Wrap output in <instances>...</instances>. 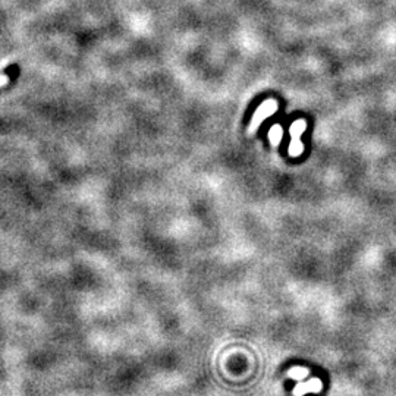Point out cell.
<instances>
[{
	"label": "cell",
	"instance_id": "2",
	"mask_svg": "<svg viewBox=\"0 0 396 396\" xmlns=\"http://www.w3.org/2000/svg\"><path fill=\"white\" fill-rule=\"evenodd\" d=\"M305 129H307V122L304 119H298L291 125V128H289L291 144L288 148V153L291 157H299L304 153V144L301 141V135L304 134Z\"/></svg>",
	"mask_w": 396,
	"mask_h": 396
},
{
	"label": "cell",
	"instance_id": "1",
	"mask_svg": "<svg viewBox=\"0 0 396 396\" xmlns=\"http://www.w3.org/2000/svg\"><path fill=\"white\" fill-rule=\"evenodd\" d=\"M277 107H279V104H277V101H276L275 99H267V100H264V101L257 107V110L254 112V115H253V118H251V120H250L248 134L253 135V134L258 129V126H260L269 116H272V115H275V113L277 112Z\"/></svg>",
	"mask_w": 396,
	"mask_h": 396
},
{
	"label": "cell",
	"instance_id": "6",
	"mask_svg": "<svg viewBox=\"0 0 396 396\" xmlns=\"http://www.w3.org/2000/svg\"><path fill=\"white\" fill-rule=\"evenodd\" d=\"M308 374H310V370L305 368V367H292L288 371V377L292 378V380H298V381H301L302 378H305Z\"/></svg>",
	"mask_w": 396,
	"mask_h": 396
},
{
	"label": "cell",
	"instance_id": "5",
	"mask_svg": "<svg viewBox=\"0 0 396 396\" xmlns=\"http://www.w3.org/2000/svg\"><path fill=\"white\" fill-rule=\"evenodd\" d=\"M283 137V129L280 125H273L269 131V139L273 147H277L280 144V139Z\"/></svg>",
	"mask_w": 396,
	"mask_h": 396
},
{
	"label": "cell",
	"instance_id": "4",
	"mask_svg": "<svg viewBox=\"0 0 396 396\" xmlns=\"http://www.w3.org/2000/svg\"><path fill=\"white\" fill-rule=\"evenodd\" d=\"M3 75L9 77V85L15 84L21 75V66L18 63H11L3 69Z\"/></svg>",
	"mask_w": 396,
	"mask_h": 396
},
{
	"label": "cell",
	"instance_id": "3",
	"mask_svg": "<svg viewBox=\"0 0 396 396\" xmlns=\"http://www.w3.org/2000/svg\"><path fill=\"white\" fill-rule=\"evenodd\" d=\"M323 389V381L318 377H311L308 381H299L295 387L292 395L294 396H304L307 393H318Z\"/></svg>",
	"mask_w": 396,
	"mask_h": 396
}]
</instances>
